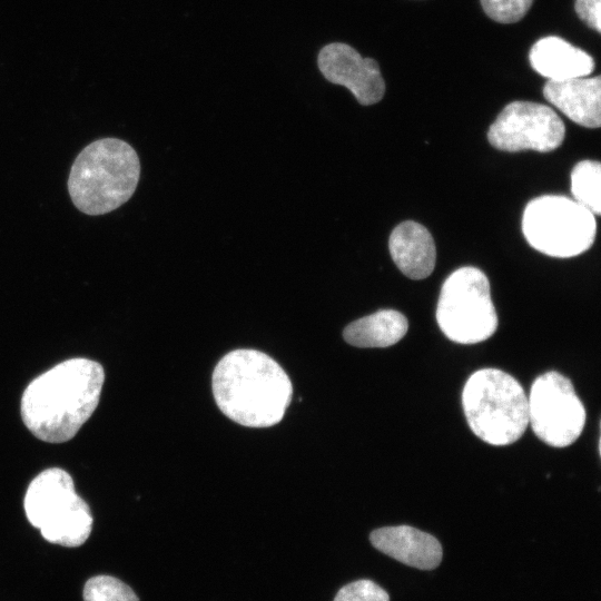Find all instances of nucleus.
Masks as SVG:
<instances>
[{"label": "nucleus", "mask_w": 601, "mask_h": 601, "mask_svg": "<svg viewBox=\"0 0 601 601\" xmlns=\"http://www.w3.org/2000/svg\"><path fill=\"white\" fill-rule=\"evenodd\" d=\"M104 367L88 358H70L36 377L21 397L28 430L48 443L71 440L97 408Z\"/></svg>", "instance_id": "obj_1"}, {"label": "nucleus", "mask_w": 601, "mask_h": 601, "mask_svg": "<svg viewBox=\"0 0 601 601\" xmlns=\"http://www.w3.org/2000/svg\"><path fill=\"white\" fill-rule=\"evenodd\" d=\"M213 393L219 410L248 427H268L283 418L292 383L280 365L255 349H235L216 365Z\"/></svg>", "instance_id": "obj_2"}, {"label": "nucleus", "mask_w": 601, "mask_h": 601, "mask_svg": "<svg viewBox=\"0 0 601 601\" xmlns=\"http://www.w3.org/2000/svg\"><path fill=\"white\" fill-rule=\"evenodd\" d=\"M140 176L135 149L118 138L90 142L76 157L68 177L70 198L81 213H110L134 195Z\"/></svg>", "instance_id": "obj_3"}, {"label": "nucleus", "mask_w": 601, "mask_h": 601, "mask_svg": "<svg viewBox=\"0 0 601 601\" xmlns=\"http://www.w3.org/2000/svg\"><path fill=\"white\" fill-rule=\"evenodd\" d=\"M462 406L472 432L491 445L516 442L529 425L528 396L523 387L497 368H482L467 378Z\"/></svg>", "instance_id": "obj_4"}, {"label": "nucleus", "mask_w": 601, "mask_h": 601, "mask_svg": "<svg viewBox=\"0 0 601 601\" xmlns=\"http://www.w3.org/2000/svg\"><path fill=\"white\" fill-rule=\"evenodd\" d=\"M23 505L31 525L50 543L76 548L91 533L89 505L77 494L65 470L51 467L38 474L27 489Z\"/></svg>", "instance_id": "obj_5"}, {"label": "nucleus", "mask_w": 601, "mask_h": 601, "mask_svg": "<svg viewBox=\"0 0 601 601\" xmlns=\"http://www.w3.org/2000/svg\"><path fill=\"white\" fill-rule=\"evenodd\" d=\"M522 231L538 252L569 258L592 246L597 221L594 215L574 199L543 195L528 203L522 216Z\"/></svg>", "instance_id": "obj_6"}, {"label": "nucleus", "mask_w": 601, "mask_h": 601, "mask_svg": "<svg viewBox=\"0 0 601 601\" xmlns=\"http://www.w3.org/2000/svg\"><path fill=\"white\" fill-rule=\"evenodd\" d=\"M436 321L443 334L459 344H476L497 328L486 275L472 266L454 270L443 283Z\"/></svg>", "instance_id": "obj_7"}, {"label": "nucleus", "mask_w": 601, "mask_h": 601, "mask_svg": "<svg viewBox=\"0 0 601 601\" xmlns=\"http://www.w3.org/2000/svg\"><path fill=\"white\" fill-rule=\"evenodd\" d=\"M528 408L534 434L550 446H569L583 431L584 406L571 381L558 372H546L534 380Z\"/></svg>", "instance_id": "obj_8"}, {"label": "nucleus", "mask_w": 601, "mask_h": 601, "mask_svg": "<svg viewBox=\"0 0 601 601\" xmlns=\"http://www.w3.org/2000/svg\"><path fill=\"white\" fill-rule=\"evenodd\" d=\"M565 127L550 107L532 101H512L487 131L489 142L499 150L548 152L563 141Z\"/></svg>", "instance_id": "obj_9"}, {"label": "nucleus", "mask_w": 601, "mask_h": 601, "mask_svg": "<svg viewBox=\"0 0 601 601\" xmlns=\"http://www.w3.org/2000/svg\"><path fill=\"white\" fill-rule=\"evenodd\" d=\"M317 65L329 82L346 87L363 106L376 104L384 96L385 82L377 62L362 57L346 43L333 42L323 47Z\"/></svg>", "instance_id": "obj_10"}, {"label": "nucleus", "mask_w": 601, "mask_h": 601, "mask_svg": "<svg viewBox=\"0 0 601 601\" xmlns=\"http://www.w3.org/2000/svg\"><path fill=\"white\" fill-rule=\"evenodd\" d=\"M370 540L384 554L421 570L435 569L442 560V546L436 538L410 525L374 530Z\"/></svg>", "instance_id": "obj_11"}, {"label": "nucleus", "mask_w": 601, "mask_h": 601, "mask_svg": "<svg viewBox=\"0 0 601 601\" xmlns=\"http://www.w3.org/2000/svg\"><path fill=\"white\" fill-rule=\"evenodd\" d=\"M545 99L569 119L587 128L601 125V77L548 80Z\"/></svg>", "instance_id": "obj_12"}, {"label": "nucleus", "mask_w": 601, "mask_h": 601, "mask_svg": "<svg viewBox=\"0 0 601 601\" xmlns=\"http://www.w3.org/2000/svg\"><path fill=\"white\" fill-rule=\"evenodd\" d=\"M390 254L398 269L411 279L430 276L436 260V249L432 235L421 224L403 221L391 233Z\"/></svg>", "instance_id": "obj_13"}, {"label": "nucleus", "mask_w": 601, "mask_h": 601, "mask_svg": "<svg viewBox=\"0 0 601 601\" xmlns=\"http://www.w3.org/2000/svg\"><path fill=\"white\" fill-rule=\"evenodd\" d=\"M532 68L549 80L587 77L594 69L593 58L556 36L539 39L531 48Z\"/></svg>", "instance_id": "obj_14"}, {"label": "nucleus", "mask_w": 601, "mask_h": 601, "mask_svg": "<svg viewBox=\"0 0 601 601\" xmlns=\"http://www.w3.org/2000/svg\"><path fill=\"white\" fill-rule=\"evenodd\" d=\"M407 328V319L402 313L381 309L348 324L343 337L356 347H388L400 342Z\"/></svg>", "instance_id": "obj_15"}, {"label": "nucleus", "mask_w": 601, "mask_h": 601, "mask_svg": "<svg viewBox=\"0 0 601 601\" xmlns=\"http://www.w3.org/2000/svg\"><path fill=\"white\" fill-rule=\"evenodd\" d=\"M573 199L594 216L601 213V165L597 160H582L571 173Z\"/></svg>", "instance_id": "obj_16"}, {"label": "nucleus", "mask_w": 601, "mask_h": 601, "mask_svg": "<svg viewBox=\"0 0 601 601\" xmlns=\"http://www.w3.org/2000/svg\"><path fill=\"white\" fill-rule=\"evenodd\" d=\"M85 601H139L129 585L110 575L90 578L83 588Z\"/></svg>", "instance_id": "obj_17"}, {"label": "nucleus", "mask_w": 601, "mask_h": 601, "mask_svg": "<svg viewBox=\"0 0 601 601\" xmlns=\"http://www.w3.org/2000/svg\"><path fill=\"white\" fill-rule=\"evenodd\" d=\"M533 0H481L484 12L494 21L513 23L521 20Z\"/></svg>", "instance_id": "obj_18"}, {"label": "nucleus", "mask_w": 601, "mask_h": 601, "mask_svg": "<svg viewBox=\"0 0 601 601\" xmlns=\"http://www.w3.org/2000/svg\"><path fill=\"white\" fill-rule=\"evenodd\" d=\"M334 601H390V595L375 582L363 579L341 588Z\"/></svg>", "instance_id": "obj_19"}, {"label": "nucleus", "mask_w": 601, "mask_h": 601, "mask_svg": "<svg viewBox=\"0 0 601 601\" xmlns=\"http://www.w3.org/2000/svg\"><path fill=\"white\" fill-rule=\"evenodd\" d=\"M574 9L590 28L601 31V0H575Z\"/></svg>", "instance_id": "obj_20"}]
</instances>
